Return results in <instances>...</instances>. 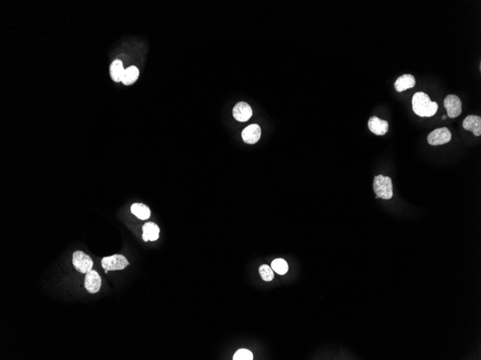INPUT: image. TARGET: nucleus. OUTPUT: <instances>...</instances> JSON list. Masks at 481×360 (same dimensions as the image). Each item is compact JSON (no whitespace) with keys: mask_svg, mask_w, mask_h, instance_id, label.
I'll return each mask as SVG.
<instances>
[{"mask_svg":"<svg viewBox=\"0 0 481 360\" xmlns=\"http://www.w3.org/2000/svg\"><path fill=\"white\" fill-rule=\"evenodd\" d=\"M413 111L418 116L431 118L437 113L438 104L431 102L426 93L419 91L413 94L412 98Z\"/></svg>","mask_w":481,"mask_h":360,"instance_id":"obj_1","label":"nucleus"},{"mask_svg":"<svg viewBox=\"0 0 481 360\" xmlns=\"http://www.w3.org/2000/svg\"><path fill=\"white\" fill-rule=\"evenodd\" d=\"M373 189L376 199L390 200L393 196L392 179L388 176L378 175L374 178Z\"/></svg>","mask_w":481,"mask_h":360,"instance_id":"obj_2","label":"nucleus"},{"mask_svg":"<svg viewBox=\"0 0 481 360\" xmlns=\"http://www.w3.org/2000/svg\"><path fill=\"white\" fill-rule=\"evenodd\" d=\"M72 263L78 272L86 274L92 270L93 261L82 251H76L72 256Z\"/></svg>","mask_w":481,"mask_h":360,"instance_id":"obj_3","label":"nucleus"},{"mask_svg":"<svg viewBox=\"0 0 481 360\" xmlns=\"http://www.w3.org/2000/svg\"><path fill=\"white\" fill-rule=\"evenodd\" d=\"M102 267L108 271H122L129 265V261L122 255H114L102 259Z\"/></svg>","mask_w":481,"mask_h":360,"instance_id":"obj_4","label":"nucleus"},{"mask_svg":"<svg viewBox=\"0 0 481 360\" xmlns=\"http://www.w3.org/2000/svg\"><path fill=\"white\" fill-rule=\"evenodd\" d=\"M444 107L450 118H456L462 113V102L455 94H449L444 99Z\"/></svg>","mask_w":481,"mask_h":360,"instance_id":"obj_5","label":"nucleus"},{"mask_svg":"<svg viewBox=\"0 0 481 360\" xmlns=\"http://www.w3.org/2000/svg\"><path fill=\"white\" fill-rule=\"evenodd\" d=\"M452 139V134L447 127L436 129L428 136L427 140L429 145H440L447 143Z\"/></svg>","mask_w":481,"mask_h":360,"instance_id":"obj_6","label":"nucleus"},{"mask_svg":"<svg viewBox=\"0 0 481 360\" xmlns=\"http://www.w3.org/2000/svg\"><path fill=\"white\" fill-rule=\"evenodd\" d=\"M102 279L97 271L92 270L86 274L85 278V287L90 293L94 294L100 291Z\"/></svg>","mask_w":481,"mask_h":360,"instance_id":"obj_7","label":"nucleus"},{"mask_svg":"<svg viewBox=\"0 0 481 360\" xmlns=\"http://www.w3.org/2000/svg\"><path fill=\"white\" fill-rule=\"evenodd\" d=\"M252 114L253 112L250 105L244 102H240L237 103L233 109L234 119L240 122L248 121L252 118Z\"/></svg>","mask_w":481,"mask_h":360,"instance_id":"obj_8","label":"nucleus"},{"mask_svg":"<svg viewBox=\"0 0 481 360\" xmlns=\"http://www.w3.org/2000/svg\"><path fill=\"white\" fill-rule=\"evenodd\" d=\"M261 133L259 125L258 124H250L242 131V139L246 143L253 145L259 140Z\"/></svg>","mask_w":481,"mask_h":360,"instance_id":"obj_9","label":"nucleus"},{"mask_svg":"<svg viewBox=\"0 0 481 360\" xmlns=\"http://www.w3.org/2000/svg\"><path fill=\"white\" fill-rule=\"evenodd\" d=\"M370 130L376 136H384L388 131V122L378 117H372L368 121Z\"/></svg>","mask_w":481,"mask_h":360,"instance_id":"obj_10","label":"nucleus"},{"mask_svg":"<svg viewBox=\"0 0 481 360\" xmlns=\"http://www.w3.org/2000/svg\"><path fill=\"white\" fill-rule=\"evenodd\" d=\"M464 130L473 132L475 136L481 135V118L477 115H469L464 120L462 124Z\"/></svg>","mask_w":481,"mask_h":360,"instance_id":"obj_11","label":"nucleus"},{"mask_svg":"<svg viewBox=\"0 0 481 360\" xmlns=\"http://www.w3.org/2000/svg\"><path fill=\"white\" fill-rule=\"evenodd\" d=\"M142 238L144 241H156L159 239L160 229L156 223H147L142 226Z\"/></svg>","mask_w":481,"mask_h":360,"instance_id":"obj_12","label":"nucleus"},{"mask_svg":"<svg viewBox=\"0 0 481 360\" xmlns=\"http://www.w3.org/2000/svg\"><path fill=\"white\" fill-rule=\"evenodd\" d=\"M416 85L414 76L411 74H404L398 77L395 82V88L398 92H402L408 88H413Z\"/></svg>","mask_w":481,"mask_h":360,"instance_id":"obj_13","label":"nucleus"},{"mask_svg":"<svg viewBox=\"0 0 481 360\" xmlns=\"http://www.w3.org/2000/svg\"><path fill=\"white\" fill-rule=\"evenodd\" d=\"M110 73L111 78L115 82H120L123 81L125 74V69L123 64L120 60H115L111 64L110 67Z\"/></svg>","mask_w":481,"mask_h":360,"instance_id":"obj_14","label":"nucleus"},{"mask_svg":"<svg viewBox=\"0 0 481 360\" xmlns=\"http://www.w3.org/2000/svg\"><path fill=\"white\" fill-rule=\"evenodd\" d=\"M130 211L137 218L141 220H148L151 216L150 208L142 203H135L130 207Z\"/></svg>","mask_w":481,"mask_h":360,"instance_id":"obj_15","label":"nucleus"},{"mask_svg":"<svg viewBox=\"0 0 481 360\" xmlns=\"http://www.w3.org/2000/svg\"><path fill=\"white\" fill-rule=\"evenodd\" d=\"M138 76H139V71L137 67L133 66L129 67L125 70V74L122 82L126 86L133 85L137 81Z\"/></svg>","mask_w":481,"mask_h":360,"instance_id":"obj_16","label":"nucleus"},{"mask_svg":"<svg viewBox=\"0 0 481 360\" xmlns=\"http://www.w3.org/2000/svg\"><path fill=\"white\" fill-rule=\"evenodd\" d=\"M271 268L277 274H285L288 271V262L282 258H278V259H275V260L273 261Z\"/></svg>","mask_w":481,"mask_h":360,"instance_id":"obj_17","label":"nucleus"},{"mask_svg":"<svg viewBox=\"0 0 481 360\" xmlns=\"http://www.w3.org/2000/svg\"><path fill=\"white\" fill-rule=\"evenodd\" d=\"M259 273L261 279L264 281L270 282L274 279L275 274L271 267L267 265H262L259 268Z\"/></svg>","mask_w":481,"mask_h":360,"instance_id":"obj_18","label":"nucleus"},{"mask_svg":"<svg viewBox=\"0 0 481 360\" xmlns=\"http://www.w3.org/2000/svg\"><path fill=\"white\" fill-rule=\"evenodd\" d=\"M253 354L249 349H240L234 354V360H253Z\"/></svg>","mask_w":481,"mask_h":360,"instance_id":"obj_19","label":"nucleus"},{"mask_svg":"<svg viewBox=\"0 0 481 360\" xmlns=\"http://www.w3.org/2000/svg\"><path fill=\"white\" fill-rule=\"evenodd\" d=\"M443 120L447 119V115H444V116L443 117Z\"/></svg>","mask_w":481,"mask_h":360,"instance_id":"obj_20","label":"nucleus"},{"mask_svg":"<svg viewBox=\"0 0 481 360\" xmlns=\"http://www.w3.org/2000/svg\"><path fill=\"white\" fill-rule=\"evenodd\" d=\"M105 274H108V271H106V270H105Z\"/></svg>","mask_w":481,"mask_h":360,"instance_id":"obj_21","label":"nucleus"}]
</instances>
